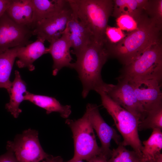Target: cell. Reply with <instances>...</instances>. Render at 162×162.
Segmentation results:
<instances>
[{"mask_svg": "<svg viewBox=\"0 0 162 162\" xmlns=\"http://www.w3.org/2000/svg\"><path fill=\"white\" fill-rule=\"evenodd\" d=\"M161 26L146 15L137 29L118 43L106 45L109 57L116 58L124 65L130 63L150 46L161 40Z\"/></svg>", "mask_w": 162, "mask_h": 162, "instance_id": "cell-1", "label": "cell"}, {"mask_svg": "<svg viewBox=\"0 0 162 162\" xmlns=\"http://www.w3.org/2000/svg\"><path fill=\"white\" fill-rule=\"evenodd\" d=\"M86 110L88 112L92 127L100 142L101 154L108 159L112 153V150L110 149L111 140H113L118 145L121 142L120 136L114 129L105 121L96 104H88Z\"/></svg>", "mask_w": 162, "mask_h": 162, "instance_id": "cell-11", "label": "cell"}, {"mask_svg": "<svg viewBox=\"0 0 162 162\" xmlns=\"http://www.w3.org/2000/svg\"><path fill=\"white\" fill-rule=\"evenodd\" d=\"M5 12L16 23L33 30L35 20L31 0H11Z\"/></svg>", "mask_w": 162, "mask_h": 162, "instance_id": "cell-15", "label": "cell"}, {"mask_svg": "<svg viewBox=\"0 0 162 162\" xmlns=\"http://www.w3.org/2000/svg\"><path fill=\"white\" fill-rule=\"evenodd\" d=\"M45 41L37 38L36 41L25 46L19 47L17 51L16 62L20 68H27L30 71L35 69L33 63L43 55L49 53V49L44 45Z\"/></svg>", "mask_w": 162, "mask_h": 162, "instance_id": "cell-16", "label": "cell"}, {"mask_svg": "<svg viewBox=\"0 0 162 162\" xmlns=\"http://www.w3.org/2000/svg\"><path fill=\"white\" fill-rule=\"evenodd\" d=\"M11 0H0V18L5 13Z\"/></svg>", "mask_w": 162, "mask_h": 162, "instance_id": "cell-29", "label": "cell"}, {"mask_svg": "<svg viewBox=\"0 0 162 162\" xmlns=\"http://www.w3.org/2000/svg\"><path fill=\"white\" fill-rule=\"evenodd\" d=\"M76 57L70 68L78 73L82 85V97L86 98L91 90L98 93L103 91L106 83L102 78L101 70L109 57L104 42L95 40Z\"/></svg>", "mask_w": 162, "mask_h": 162, "instance_id": "cell-2", "label": "cell"}, {"mask_svg": "<svg viewBox=\"0 0 162 162\" xmlns=\"http://www.w3.org/2000/svg\"><path fill=\"white\" fill-rule=\"evenodd\" d=\"M43 162H45V161H43Z\"/></svg>", "mask_w": 162, "mask_h": 162, "instance_id": "cell-34", "label": "cell"}, {"mask_svg": "<svg viewBox=\"0 0 162 162\" xmlns=\"http://www.w3.org/2000/svg\"><path fill=\"white\" fill-rule=\"evenodd\" d=\"M117 79H124L130 83L152 80L161 82V40L150 46L133 61L124 65Z\"/></svg>", "mask_w": 162, "mask_h": 162, "instance_id": "cell-3", "label": "cell"}, {"mask_svg": "<svg viewBox=\"0 0 162 162\" xmlns=\"http://www.w3.org/2000/svg\"><path fill=\"white\" fill-rule=\"evenodd\" d=\"M141 162H149L147 160H144L142 159V161H141Z\"/></svg>", "mask_w": 162, "mask_h": 162, "instance_id": "cell-33", "label": "cell"}, {"mask_svg": "<svg viewBox=\"0 0 162 162\" xmlns=\"http://www.w3.org/2000/svg\"><path fill=\"white\" fill-rule=\"evenodd\" d=\"M116 22L118 27L122 30L130 32L137 29L138 26L137 21L132 16L127 14L118 16L116 18Z\"/></svg>", "mask_w": 162, "mask_h": 162, "instance_id": "cell-27", "label": "cell"}, {"mask_svg": "<svg viewBox=\"0 0 162 162\" xmlns=\"http://www.w3.org/2000/svg\"><path fill=\"white\" fill-rule=\"evenodd\" d=\"M80 21L96 41L103 42L105 30L113 6L112 0H68Z\"/></svg>", "mask_w": 162, "mask_h": 162, "instance_id": "cell-4", "label": "cell"}, {"mask_svg": "<svg viewBox=\"0 0 162 162\" xmlns=\"http://www.w3.org/2000/svg\"><path fill=\"white\" fill-rule=\"evenodd\" d=\"M116 84L106 83L103 91L114 102L131 112L140 122L146 116L138 101L132 85L127 81L117 79Z\"/></svg>", "mask_w": 162, "mask_h": 162, "instance_id": "cell-8", "label": "cell"}, {"mask_svg": "<svg viewBox=\"0 0 162 162\" xmlns=\"http://www.w3.org/2000/svg\"><path fill=\"white\" fill-rule=\"evenodd\" d=\"M31 1L34 9L35 24L38 21L58 13L69 4L68 0H31Z\"/></svg>", "mask_w": 162, "mask_h": 162, "instance_id": "cell-20", "label": "cell"}, {"mask_svg": "<svg viewBox=\"0 0 162 162\" xmlns=\"http://www.w3.org/2000/svg\"><path fill=\"white\" fill-rule=\"evenodd\" d=\"M65 123L71 129L74 140V153L70 160L88 161L95 156L102 154L86 110L81 118L74 120L67 119Z\"/></svg>", "mask_w": 162, "mask_h": 162, "instance_id": "cell-6", "label": "cell"}, {"mask_svg": "<svg viewBox=\"0 0 162 162\" xmlns=\"http://www.w3.org/2000/svg\"><path fill=\"white\" fill-rule=\"evenodd\" d=\"M98 94L102 106L112 117L123 137L122 145L131 146L134 151L141 156L142 145L138 133L139 119L114 102L103 91Z\"/></svg>", "mask_w": 162, "mask_h": 162, "instance_id": "cell-5", "label": "cell"}, {"mask_svg": "<svg viewBox=\"0 0 162 162\" xmlns=\"http://www.w3.org/2000/svg\"><path fill=\"white\" fill-rule=\"evenodd\" d=\"M24 100L44 109L47 114L56 112L59 113L62 117L67 118L71 113L70 105H63L52 97L34 94L27 91L24 94Z\"/></svg>", "mask_w": 162, "mask_h": 162, "instance_id": "cell-17", "label": "cell"}, {"mask_svg": "<svg viewBox=\"0 0 162 162\" xmlns=\"http://www.w3.org/2000/svg\"><path fill=\"white\" fill-rule=\"evenodd\" d=\"M73 13L69 3L68 6L58 13L37 22L32 30L33 35L50 43L63 34Z\"/></svg>", "mask_w": 162, "mask_h": 162, "instance_id": "cell-10", "label": "cell"}, {"mask_svg": "<svg viewBox=\"0 0 162 162\" xmlns=\"http://www.w3.org/2000/svg\"><path fill=\"white\" fill-rule=\"evenodd\" d=\"M19 47L0 53V88H5L8 93L12 82L10 80V76Z\"/></svg>", "mask_w": 162, "mask_h": 162, "instance_id": "cell-21", "label": "cell"}, {"mask_svg": "<svg viewBox=\"0 0 162 162\" xmlns=\"http://www.w3.org/2000/svg\"><path fill=\"white\" fill-rule=\"evenodd\" d=\"M126 35L118 27L108 26L105 30L104 42L105 45L116 44L124 38Z\"/></svg>", "mask_w": 162, "mask_h": 162, "instance_id": "cell-26", "label": "cell"}, {"mask_svg": "<svg viewBox=\"0 0 162 162\" xmlns=\"http://www.w3.org/2000/svg\"><path fill=\"white\" fill-rule=\"evenodd\" d=\"M38 132L30 128L25 130L13 141H8L7 149L12 152L18 162H39L50 156L40 144Z\"/></svg>", "mask_w": 162, "mask_h": 162, "instance_id": "cell-7", "label": "cell"}, {"mask_svg": "<svg viewBox=\"0 0 162 162\" xmlns=\"http://www.w3.org/2000/svg\"><path fill=\"white\" fill-rule=\"evenodd\" d=\"M141 156L145 160L153 158L162 149V132L161 130L155 128L148 139L142 142Z\"/></svg>", "mask_w": 162, "mask_h": 162, "instance_id": "cell-22", "label": "cell"}, {"mask_svg": "<svg viewBox=\"0 0 162 162\" xmlns=\"http://www.w3.org/2000/svg\"><path fill=\"white\" fill-rule=\"evenodd\" d=\"M146 13L150 19L162 26V0H149Z\"/></svg>", "mask_w": 162, "mask_h": 162, "instance_id": "cell-25", "label": "cell"}, {"mask_svg": "<svg viewBox=\"0 0 162 162\" xmlns=\"http://www.w3.org/2000/svg\"><path fill=\"white\" fill-rule=\"evenodd\" d=\"M0 162H18L13 153L8 150L4 154L0 156Z\"/></svg>", "mask_w": 162, "mask_h": 162, "instance_id": "cell-28", "label": "cell"}, {"mask_svg": "<svg viewBox=\"0 0 162 162\" xmlns=\"http://www.w3.org/2000/svg\"><path fill=\"white\" fill-rule=\"evenodd\" d=\"M147 0H114L111 16L117 18L127 14L132 16L138 22L146 14L149 3Z\"/></svg>", "mask_w": 162, "mask_h": 162, "instance_id": "cell-18", "label": "cell"}, {"mask_svg": "<svg viewBox=\"0 0 162 162\" xmlns=\"http://www.w3.org/2000/svg\"><path fill=\"white\" fill-rule=\"evenodd\" d=\"M48 48L49 53L51 54L53 62L52 73L53 76H56L63 67L70 68L72 58L70 52L71 45L67 26L61 36L50 43Z\"/></svg>", "mask_w": 162, "mask_h": 162, "instance_id": "cell-14", "label": "cell"}, {"mask_svg": "<svg viewBox=\"0 0 162 162\" xmlns=\"http://www.w3.org/2000/svg\"><path fill=\"white\" fill-rule=\"evenodd\" d=\"M130 83L146 115L150 110L162 105L161 82L152 80Z\"/></svg>", "mask_w": 162, "mask_h": 162, "instance_id": "cell-12", "label": "cell"}, {"mask_svg": "<svg viewBox=\"0 0 162 162\" xmlns=\"http://www.w3.org/2000/svg\"><path fill=\"white\" fill-rule=\"evenodd\" d=\"M73 12L72 16L67 27L71 48L73 49L71 52L76 56L95 40L90 31Z\"/></svg>", "mask_w": 162, "mask_h": 162, "instance_id": "cell-13", "label": "cell"}, {"mask_svg": "<svg viewBox=\"0 0 162 162\" xmlns=\"http://www.w3.org/2000/svg\"><path fill=\"white\" fill-rule=\"evenodd\" d=\"M15 77L11 82L10 88L8 93L10 101L5 105L6 109L15 118H17L22 112L19 106L24 100V94L27 91L26 84L21 78L18 71H15Z\"/></svg>", "mask_w": 162, "mask_h": 162, "instance_id": "cell-19", "label": "cell"}, {"mask_svg": "<svg viewBox=\"0 0 162 162\" xmlns=\"http://www.w3.org/2000/svg\"><path fill=\"white\" fill-rule=\"evenodd\" d=\"M49 159L51 162H84L82 160L71 161L69 160L67 161H64L62 160V158L59 157L53 158L52 157H50Z\"/></svg>", "mask_w": 162, "mask_h": 162, "instance_id": "cell-31", "label": "cell"}, {"mask_svg": "<svg viewBox=\"0 0 162 162\" xmlns=\"http://www.w3.org/2000/svg\"><path fill=\"white\" fill-rule=\"evenodd\" d=\"M32 30L13 21L5 13L0 18V53L32 42Z\"/></svg>", "mask_w": 162, "mask_h": 162, "instance_id": "cell-9", "label": "cell"}, {"mask_svg": "<svg viewBox=\"0 0 162 162\" xmlns=\"http://www.w3.org/2000/svg\"><path fill=\"white\" fill-rule=\"evenodd\" d=\"M155 128L162 129V105L148 112L138 126L140 130Z\"/></svg>", "mask_w": 162, "mask_h": 162, "instance_id": "cell-24", "label": "cell"}, {"mask_svg": "<svg viewBox=\"0 0 162 162\" xmlns=\"http://www.w3.org/2000/svg\"><path fill=\"white\" fill-rule=\"evenodd\" d=\"M108 159L102 154L95 156L88 161V162H108Z\"/></svg>", "mask_w": 162, "mask_h": 162, "instance_id": "cell-30", "label": "cell"}, {"mask_svg": "<svg viewBox=\"0 0 162 162\" xmlns=\"http://www.w3.org/2000/svg\"><path fill=\"white\" fill-rule=\"evenodd\" d=\"M141 156L134 151L126 149L121 143L112 151L110 158L108 162H141Z\"/></svg>", "mask_w": 162, "mask_h": 162, "instance_id": "cell-23", "label": "cell"}, {"mask_svg": "<svg viewBox=\"0 0 162 162\" xmlns=\"http://www.w3.org/2000/svg\"><path fill=\"white\" fill-rule=\"evenodd\" d=\"M50 157L48 159H46V160L44 161L45 162H51L49 159Z\"/></svg>", "mask_w": 162, "mask_h": 162, "instance_id": "cell-32", "label": "cell"}]
</instances>
